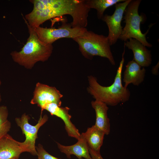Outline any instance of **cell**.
<instances>
[{
    "mask_svg": "<svg viewBox=\"0 0 159 159\" xmlns=\"http://www.w3.org/2000/svg\"><path fill=\"white\" fill-rule=\"evenodd\" d=\"M33 9L24 18L34 28L45 21L57 17L69 15L72 23H80L85 17L86 8L84 0H31Z\"/></svg>",
    "mask_w": 159,
    "mask_h": 159,
    "instance_id": "6da1fadb",
    "label": "cell"
},
{
    "mask_svg": "<svg viewBox=\"0 0 159 159\" xmlns=\"http://www.w3.org/2000/svg\"><path fill=\"white\" fill-rule=\"evenodd\" d=\"M117 69L113 82L108 86L101 85L97 78L91 75L88 77V86L87 91L95 100L102 102L107 106H115L121 103H125L130 99V92L127 88L122 85V73L124 62V55Z\"/></svg>",
    "mask_w": 159,
    "mask_h": 159,
    "instance_id": "7a4b0ae2",
    "label": "cell"
},
{
    "mask_svg": "<svg viewBox=\"0 0 159 159\" xmlns=\"http://www.w3.org/2000/svg\"><path fill=\"white\" fill-rule=\"evenodd\" d=\"M29 34L27 41L21 50L14 51L10 53L13 60L24 68L31 69L38 62L47 60L52 53V44H46L38 38L35 28L30 26L24 18Z\"/></svg>",
    "mask_w": 159,
    "mask_h": 159,
    "instance_id": "3957f363",
    "label": "cell"
},
{
    "mask_svg": "<svg viewBox=\"0 0 159 159\" xmlns=\"http://www.w3.org/2000/svg\"><path fill=\"white\" fill-rule=\"evenodd\" d=\"M73 39L78 44L80 52L85 58L91 60L95 56H99L107 59L112 65H115L107 36L87 30Z\"/></svg>",
    "mask_w": 159,
    "mask_h": 159,
    "instance_id": "277c9868",
    "label": "cell"
},
{
    "mask_svg": "<svg viewBox=\"0 0 159 159\" xmlns=\"http://www.w3.org/2000/svg\"><path fill=\"white\" fill-rule=\"evenodd\" d=\"M141 1V0H131L126 8L123 18L125 25L119 39L126 42L130 38H133L146 47H151L152 45L148 42L146 37L149 30L144 34L140 30V24L145 20L144 16L140 15L138 12Z\"/></svg>",
    "mask_w": 159,
    "mask_h": 159,
    "instance_id": "5b68a950",
    "label": "cell"
},
{
    "mask_svg": "<svg viewBox=\"0 0 159 159\" xmlns=\"http://www.w3.org/2000/svg\"><path fill=\"white\" fill-rule=\"evenodd\" d=\"M29 116L25 113L20 117L15 118L17 125L21 128L22 133L25 137L24 142H18L23 152H29L33 155L36 156L37 152L35 144L37 138L38 132L40 127L48 120V117L46 114L43 116L41 115L37 123L34 125L29 123Z\"/></svg>",
    "mask_w": 159,
    "mask_h": 159,
    "instance_id": "8992f818",
    "label": "cell"
},
{
    "mask_svg": "<svg viewBox=\"0 0 159 159\" xmlns=\"http://www.w3.org/2000/svg\"><path fill=\"white\" fill-rule=\"evenodd\" d=\"M35 29L39 39L46 44H52L57 40L64 38L73 39L81 36L87 30L86 28L72 27L70 23H66L57 28L39 26Z\"/></svg>",
    "mask_w": 159,
    "mask_h": 159,
    "instance_id": "52a82bcc",
    "label": "cell"
},
{
    "mask_svg": "<svg viewBox=\"0 0 159 159\" xmlns=\"http://www.w3.org/2000/svg\"><path fill=\"white\" fill-rule=\"evenodd\" d=\"M131 0H125L115 4V10L113 14L110 15L106 14L102 20L106 23L108 29L107 37L111 46L117 42L122 32L121 21L127 6Z\"/></svg>",
    "mask_w": 159,
    "mask_h": 159,
    "instance_id": "ba28073f",
    "label": "cell"
},
{
    "mask_svg": "<svg viewBox=\"0 0 159 159\" xmlns=\"http://www.w3.org/2000/svg\"><path fill=\"white\" fill-rule=\"evenodd\" d=\"M63 96L55 87L38 82L36 84L30 103L37 105L42 111L44 107L50 103H55L61 106V99Z\"/></svg>",
    "mask_w": 159,
    "mask_h": 159,
    "instance_id": "9c48e42d",
    "label": "cell"
},
{
    "mask_svg": "<svg viewBox=\"0 0 159 159\" xmlns=\"http://www.w3.org/2000/svg\"><path fill=\"white\" fill-rule=\"evenodd\" d=\"M44 110H46L51 115L55 116L63 120L64 124L65 129L69 136L77 140L80 138L81 134L71 120L72 117L69 113L70 110L69 107H61L55 103H51L47 105Z\"/></svg>",
    "mask_w": 159,
    "mask_h": 159,
    "instance_id": "30bf717a",
    "label": "cell"
},
{
    "mask_svg": "<svg viewBox=\"0 0 159 159\" xmlns=\"http://www.w3.org/2000/svg\"><path fill=\"white\" fill-rule=\"evenodd\" d=\"M125 46L133 52V60L142 67H148L152 64L151 51L138 40L130 38L126 41Z\"/></svg>",
    "mask_w": 159,
    "mask_h": 159,
    "instance_id": "8fae6325",
    "label": "cell"
},
{
    "mask_svg": "<svg viewBox=\"0 0 159 159\" xmlns=\"http://www.w3.org/2000/svg\"><path fill=\"white\" fill-rule=\"evenodd\" d=\"M142 67L133 59L127 63L124 72L123 79L125 87L127 88L130 84L138 86L143 82L146 70L145 67Z\"/></svg>",
    "mask_w": 159,
    "mask_h": 159,
    "instance_id": "7c38bea8",
    "label": "cell"
},
{
    "mask_svg": "<svg viewBox=\"0 0 159 159\" xmlns=\"http://www.w3.org/2000/svg\"><path fill=\"white\" fill-rule=\"evenodd\" d=\"M57 143L60 151L64 154L68 158H70L72 155L78 159H92L86 142L81 135L77 142L73 145L66 146L58 142Z\"/></svg>",
    "mask_w": 159,
    "mask_h": 159,
    "instance_id": "4fadbf2b",
    "label": "cell"
},
{
    "mask_svg": "<svg viewBox=\"0 0 159 159\" xmlns=\"http://www.w3.org/2000/svg\"><path fill=\"white\" fill-rule=\"evenodd\" d=\"M91 105L95 110L96 114V121L94 125L105 135H108L110 132V125L107 115L109 109L108 106L105 103L96 100L92 101Z\"/></svg>",
    "mask_w": 159,
    "mask_h": 159,
    "instance_id": "5bb4252c",
    "label": "cell"
},
{
    "mask_svg": "<svg viewBox=\"0 0 159 159\" xmlns=\"http://www.w3.org/2000/svg\"><path fill=\"white\" fill-rule=\"evenodd\" d=\"M7 134L0 139V159H19L23 153L18 143Z\"/></svg>",
    "mask_w": 159,
    "mask_h": 159,
    "instance_id": "9a60e30c",
    "label": "cell"
},
{
    "mask_svg": "<svg viewBox=\"0 0 159 159\" xmlns=\"http://www.w3.org/2000/svg\"><path fill=\"white\" fill-rule=\"evenodd\" d=\"M105 135L103 132L95 125L88 127L85 132L81 134L85 140L89 148L98 153H100Z\"/></svg>",
    "mask_w": 159,
    "mask_h": 159,
    "instance_id": "2e32d148",
    "label": "cell"
},
{
    "mask_svg": "<svg viewBox=\"0 0 159 159\" xmlns=\"http://www.w3.org/2000/svg\"><path fill=\"white\" fill-rule=\"evenodd\" d=\"M125 0H85L87 6L90 9H94L97 11V18L101 19L104 16L105 11L108 8L117 3Z\"/></svg>",
    "mask_w": 159,
    "mask_h": 159,
    "instance_id": "e0dca14e",
    "label": "cell"
},
{
    "mask_svg": "<svg viewBox=\"0 0 159 159\" xmlns=\"http://www.w3.org/2000/svg\"><path fill=\"white\" fill-rule=\"evenodd\" d=\"M8 114L6 106H0V139L8 134L11 128V123L7 119Z\"/></svg>",
    "mask_w": 159,
    "mask_h": 159,
    "instance_id": "ac0fdd59",
    "label": "cell"
},
{
    "mask_svg": "<svg viewBox=\"0 0 159 159\" xmlns=\"http://www.w3.org/2000/svg\"><path fill=\"white\" fill-rule=\"evenodd\" d=\"M37 152V159H61L58 158L49 154L44 148L41 144L36 147Z\"/></svg>",
    "mask_w": 159,
    "mask_h": 159,
    "instance_id": "d6986e66",
    "label": "cell"
},
{
    "mask_svg": "<svg viewBox=\"0 0 159 159\" xmlns=\"http://www.w3.org/2000/svg\"><path fill=\"white\" fill-rule=\"evenodd\" d=\"M89 150L92 159H104L101 155L100 153L95 152L89 148Z\"/></svg>",
    "mask_w": 159,
    "mask_h": 159,
    "instance_id": "ffe728a7",
    "label": "cell"
},
{
    "mask_svg": "<svg viewBox=\"0 0 159 159\" xmlns=\"http://www.w3.org/2000/svg\"><path fill=\"white\" fill-rule=\"evenodd\" d=\"M159 62L155 66L153 67L151 70V72L152 74L155 75H158L159 74L158 68H159Z\"/></svg>",
    "mask_w": 159,
    "mask_h": 159,
    "instance_id": "44dd1931",
    "label": "cell"
},
{
    "mask_svg": "<svg viewBox=\"0 0 159 159\" xmlns=\"http://www.w3.org/2000/svg\"><path fill=\"white\" fill-rule=\"evenodd\" d=\"M1 85V81L0 80V86ZM1 94H0V102H1Z\"/></svg>",
    "mask_w": 159,
    "mask_h": 159,
    "instance_id": "7402d4cb",
    "label": "cell"
},
{
    "mask_svg": "<svg viewBox=\"0 0 159 159\" xmlns=\"http://www.w3.org/2000/svg\"></svg>",
    "mask_w": 159,
    "mask_h": 159,
    "instance_id": "603a6c76",
    "label": "cell"
}]
</instances>
